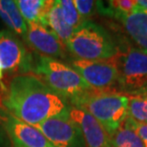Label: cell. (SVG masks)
Here are the masks:
<instances>
[{"label": "cell", "instance_id": "1", "mask_svg": "<svg viewBox=\"0 0 147 147\" xmlns=\"http://www.w3.org/2000/svg\"><path fill=\"white\" fill-rule=\"evenodd\" d=\"M70 103L32 74L14 76L2 98V108L31 125L68 113Z\"/></svg>", "mask_w": 147, "mask_h": 147}, {"label": "cell", "instance_id": "2", "mask_svg": "<svg viewBox=\"0 0 147 147\" xmlns=\"http://www.w3.org/2000/svg\"><path fill=\"white\" fill-rule=\"evenodd\" d=\"M70 105L93 116L110 137L128 117V96L117 90L92 89L71 100Z\"/></svg>", "mask_w": 147, "mask_h": 147}, {"label": "cell", "instance_id": "3", "mask_svg": "<svg viewBox=\"0 0 147 147\" xmlns=\"http://www.w3.org/2000/svg\"><path fill=\"white\" fill-rule=\"evenodd\" d=\"M31 74L66 98L69 103L73 99L93 89L71 65L36 53H34Z\"/></svg>", "mask_w": 147, "mask_h": 147}, {"label": "cell", "instance_id": "4", "mask_svg": "<svg viewBox=\"0 0 147 147\" xmlns=\"http://www.w3.org/2000/svg\"><path fill=\"white\" fill-rule=\"evenodd\" d=\"M66 48L76 59H108L116 55L117 43L106 29L89 20L76 29Z\"/></svg>", "mask_w": 147, "mask_h": 147}, {"label": "cell", "instance_id": "5", "mask_svg": "<svg viewBox=\"0 0 147 147\" xmlns=\"http://www.w3.org/2000/svg\"><path fill=\"white\" fill-rule=\"evenodd\" d=\"M120 92L132 93L147 87V52L134 44H117L115 55Z\"/></svg>", "mask_w": 147, "mask_h": 147}, {"label": "cell", "instance_id": "6", "mask_svg": "<svg viewBox=\"0 0 147 147\" xmlns=\"http://www.w3.org/2000/svg\"><path fill=\"white\" fill-rule=\"evenodd\" d=\"M34 52L10 30L0 31V62L11 75L31 74Z\"/></svg>", "mask_w": 147, "mask_h": 147}, {"label": "cell", "instance_id": "7", "mask_svg": "<svg viewBox=\"0 0 147 147\" xmlns=\"http://www.w3.org/2000/svg\"><path fill=\"white\" fill-rule=\"evenodd\" d=\"M71 67L93 89L117 90L119 73L115 57L98 60L74 59Z\"/></svg>", "mask_w": 147, "mask_h": 147}, {"label": "cell", "instance_id": "8", "mask_svg": "<svg viewBox=\"0 0 147 147\" xmlns=\"http://www.w3.org/2000/svg\"><path fill=\"white\" fill-rule=\"evenodd\" d=\"M54 147H86L78 125L68 113L51 117L34 125Z\"/></svg>", "mask_w": 147, "mask_h": 147}, {"label": "cell", "instance_id": "9", "mask_svg": "<svg viewBox=\"0 0 147 147\" xmlns=\"http://www.w3.org/2000/svg\"><path fill=\"white\" fill-rule=\"evenodd\" d=\"M0 124L10 137L13 147H54L36 127L20 120L2 107Z\"/></svg>", "mask_w": 147, "mask_h": 147}, {"label": "cell", "instance_id": "10", "mask_svg": "<svg viewBox=\"0 0 147 147\" xmlns=\"http://www.w3.org/2000/svg\"><path fill=\"white\" fill-rule=\"evenodd\" d=\"M25 44L34 53L55 59H65L67 48L51 30L39 22H28Z\"/></svg>", "mask_w": 147, "mask_h": 147}, {"label": "cell", "instance_id": "11", "mask_svg": "<svg viewBox=\"0 0 147 147\" xmlns=\"http://www.w3.org/2000/svg\"><path fill=\"white\" fill-rule=\"evenodd\" d=\"M69 117L80 130L86 147H112L111 137L89 113L70 105Z\"/></svg>", "mask_w": 147, "mask_h": 147}, {"label": "cell", "instance_id": "12", "mask_svg": "<svg viewBox=\"0 0 147 147\" xmlns=\"http://www.w3.org/2000/svg\"><path fill=\"white\" fill-rule=\"evenodd\" d=\"M112 17L119 23L135 46L147 52V13H115Z\"/></svg>", "mask_w": 147, "mask_h": 147}, {"label": "cell", "instance_id": "13", "mask_svg": "<svg viewBox=\"0 0 147 147\" xmlns=\"http://www.w3.org/2000/svg\"><path fill=\"white\" fill-rule=\"evenodd\" d=\"M39 23L51 30L58 37V39L65 45L75 32V29L67 24L64 19L57 0V1L50 0L48 7Z\"/></svg>", "mask_w": 147, "mask_h": 147}, {"label": "cell", "instance_id": "14", "mask_svg": "<svg viewBox=\"0 0 147 147\" xmlns=\"http://www.w3.org/2000/svg\"><path fill=\"white\" fill-rule=\"evenodd\" d=\"M0 19L10 31L22 38L27 33V22L20 13L16 1L0 0Z\"/></svg>", "mask_w": 147, "mask_h": 147}, {"label": "cell", "instance_id": "15", "mask_svg": "<svg viewBox=\"0 0 147 147\" xmlns=\"http://www.w3.org/2000/svg\"><path fill=\"white\" fill-rule=\"evenodd\" d=\"M126 95L128 96V117L137 122L147 123V87Z\"/></svg>", "mask_w": 147, "mask_h": 147}, {"label": "cell", "instance_id": "16", "mask_svg": "<svg viewBox=\"0 0 147 147\" xmlns=\"http://www.w3.org/2000/svg\"><path fill=\"white\" fill-rule=\"evenodd\" d=\"M112 147H144L140 138L129 124L127 119L111 136Z\"/></svg>", "mask_w": 147, "mask_h": 147}, {"label": "cell", "instance_id": "17", "mask_svg": "<svg viewBox=\"0 0 147 147\" xmlns=\"http://www.w3.org/2000/svg\"><path fill=\"white\" fill-rule=\"evenodd\" d=\"M16 3L26 22H40L50 0H17Z\"/></svg>", "mask_w": 147, "mask_h": 147}, {"label": "cell", "instance_id": "18", "mask_svg": "<svg viewBox=\"0 0 147 147\" xmlns=\"http://www.w3.org/2000/svg\"><path fill=\"white\" fill-rule=\"evenodd\" d=\"M57 2L59 4L63 17L67 24L70 25L75 30L78 29L83 23V21L74 4V0H57Z\"/></svg>", "mask_w": 147, "mask_h": 147}, {"label": "cell", "instance_id": "19", "mask_svg": "<svg viewBox=\"0 0 147 147\" xmlns=\"http://www.w3.org/2000/svg\"><path fill=\"white\" fill-rule=\"evenodd\" d=\"M78 14L80 16L82 21H89L94 13L96 11V1L92 0H74Z\"/></svg>", "mask_w": 147, "mask_h": 147}, {"label": "cell", "instance_id": "20", "mask_svg": "<svg viewBox=\"0 0 147 147\" xmlns=\"http://www.w3.org/2000/svg\"><path fill=\"white\" fill-rule=\"evenodd\" d=\"M127 120L131 127L134 129L135 132L138 134V136L140 138L143 146L147 147V123L137 122L129 117H127Z\"/></svg>", "mask_w": 147, "mask_h": 147}, {"label": "cell", "instance_id": "21", "mask_svg": "<svg viewBox=\"0 0 147 147\" xmlns=\"http://www.w3.org/2000/svg\"><path fill=\"white\" fill-rule=\"evenodd\" d=\"M147 13V0H136V11Z\"/></svg>", "mask_w": 147, "mask_h": 147}, {"label": "cell", "instance_id": "22", "mask_svg": "<svg viewBox=\"0 0 147 147\" xmlns=\"http://www.w3.org/2000/svg\"><path fill=\"white\" fill-rule=\"evenodd\" d=\"M3 67H2V64H1V62H0V80L3 78Z\"/></svg>", "mask_w": 147, "mask_h": 147}]
</instances>
